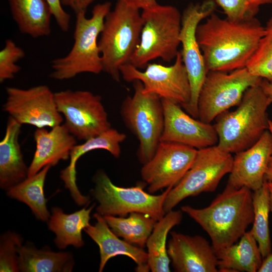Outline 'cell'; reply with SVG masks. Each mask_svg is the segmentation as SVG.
<instances>
[{"mask_svg":"<svg viewBox=\"0 0 272 272\" xmlns=\"http://www.w3.org/2000/svg\"><path fill=\"white\" fill-rule=\"evenodd\" d=\"M199 24L196 36L208 71L231 72L246 66L263 35L256 18L235 21L213 13Z\"/></svg>","mask_w":272,"mask_h":272,"instance_id":"obj_1","label":"cell"},{"mask_svg":"<svg viewBox=\"0 0 272 272\" xmlns=\"http://www.w3.org/2000/svg\"><path fill=\"white\" fill-rule=\"evenodd\" d=\"M216 6L214 0H206L201 4L190 3L182 15L179 37L182 45L181 53L191 89L190 101L184 109L197 119L198 95L208 71L197 40L196 31L201 21L214 13Z\"/></svg>","mask_w":272,"mask_h":272,"instance_id":"obj_12","label":"cell"},{"mask_svg":"<svg viewBox=\"0 0 272 272\" xmlns=\"http://www.w3.org/2000/svg\"><path fill=\"white\" fill-rule=\"evenodd\" d=\"M36 150L28 167V177L32 176L47 165L53 166L61 160L70 158L73 148L77 144L76 138L65 124L53 127L50 130L37 128L34 132Z\"/></svg>","mask_w":272,"mask_h":272,"instance_id":"obj_19","label":"cell"},{"mask_svg":"<svg viewBox=\"0 0 272 272\" xmlns=\"http://www.w3.org/2000/svg\"><path fill=\"white\" fill-rule=\"evenodd\" d=\"M25 55L24 50L12 40L8 39L0 51V82L14 78L21 67L17 62Z\"/></svg>","mask_w":272,"mask_h":272,"instance_id":"obj_33","label":"cell"},{"mask_svg":"<svg viewBox=\"0 0 272 272\" xmlns=\"http://www.w3.org/2000/svg\"><path fill=\"white\" fill-rule=\"evenodd\" d=\"M167 252L177 272H217L216 252L205 238L171 232Z\"/></svg>","mask_w":272,"mask_h":272,"instance_id":"obj_17","label":"cell"},{"mask_svg":"<svg viewBox=\"0 0 272 272\" xmlns=\"http://www.w3.org/2000/svg\"><path fill=\"white\" fill-rule=\"evenodd\" d=\"M119 71L125 81H141L145 92L156 94L162 99L171 101L183 108L190 101V85L180 51L174 63L169 66L149 63L144 71H141L127 63L121 66Z\"/></svg>","mask_w":272,"mask_h":272,"instance_id":"obj_13","label":"cell"},{"mask_svg":"<svg viewBox=\"0 0 272 272\" xmlns=\"http://www.w3.org/2000/svg\"><path fill=\"white\" fill-rule=\"evenodd\" d=\"M94 207H85L72 214H65L58 207L52 208L48 227L55 234L54 243L60 249H64L69 245L76 248L84 245L82 231L89 224L90 214Z\"/></svg>","mask_w":272,"mask_h":272,"instance_id":"obj_25","label":"cell"},{"mask_svg":"<svg viewBox=\"0 0 272 272\" xmlns=\"http://www.w3.org/2000/svg\"><path fill=\"white\" fill-rule=\"evenodd\" d=\"M12 18L19 31L32 38L51 33L52 16L46 0H8Z\"/></svg>","mask_w":272,"mask_h":272,"instance_id":"obj_23","label":"cell"},{"mask_svg":"<svg viewBox=\"0 0 272 272\" xmlns=\"http://www.w3.org/2000/svg\"><path fill=\"white\" fill-rule=\"evenodd\" d=\"M218 268L221 272H256L263 258L258 243L250 230L234 243L216 252Z\"/></svg>","mask_w":272,"mask_h":272,"instance_id":"obj_24","label":"cell"},{"mask_svg":"<svg viewBox=\"0 0 272 272\" xmlns=\"http://www.w3.org/2000/svg\"><path fill=\"white\" fill-rule=\"evenodd\" d=\"M58 111L69 131L86 141L111 127L101 97L84 90H65L54 93Z\"/></svg>","mask_w":272,"mask_h":272,"instance_id":"obj_11","label":"cell"},{"mask_svg":"<svg viewBox=\"0 0 272 272\" xmlns=\"http://www.w3.org/2000/svg\"><path fill=\"white\" fill-rule=\"evenodd\" d=\"M126 138L125 134L111 127L101 134L85 141L81 144H76L73 148L70 153V163L60 171V177L78 205L81 206L90 202L89 197L81 194L76 183L78 160L85 154L97 149L106 150L114 157L118 158L121 154L120 144Z\"/></svg>","mask_w":272,"mask_h":272,"instance_id":"obj_21","label":"cell"},{"mask_svg":"<svg viewBox=\"0 0 272 272\" xmlns=\"http://www.w3.org/2000/svg\"><path fill=\"white\" fill-rule=\"evenodd\" d=\"M181 210L194 220L211 238L216 252L235 243L252 224V192L226 186L207 207L184 206Z\"/></svg>","mask_w":272,"mask_h":272,"instance_id":"obj_2","label":"cell"},{"mask_svg":"<svg viewBox=\"0 0 272 272\" xmlns=\"http://www.w3.org/2000/svg\"><path fill=\"white\" fill-rule=\"evenodd\" d=\"M21 124L9 116L4 138L0 142V186L8 190L28 177L19 137Z\"/></svg>","mask_w":272,"mask_h":272,"instance_id":"obj_22","label":"cell"},{"mask_svg":"<svg viewBox=\"0 0 272 272\" xmlns=\"http://www.w3.org/2000/svg\"><path fill=\"white\" fill-rule=\"evenodd\" d=\"M143 28L140 43L129 63L145 69L152 60L175 59L180 44L182 15L171 5L157 6L142 10Z\"/></svg>","mask_w":272,"mask_h":272,"instance_id":"obj_6","label":"cell"},{"mask_svg":"<svg viewBox=\"0 0 272 272\" xmlns=\"http://www.w3.org/2000/svg\"><path fill=\"white\" fill-rule=\"evenodd\" d=\"M19 270L23 272L72 271L74 261L71 253L37 249L31 245L17 248Z\"/></svg>","mask_w":272,"mask_h":272,"instance_id":"obj_26","label":"cell"},{"mask_svg":"<svg viewBox=\"0 0 272 272\" xmlns=\"http://www.w3.org/2000/svg\"><path fill=\"white\" fill-rule=\"evenodd\" d=\"M111 5L109 2L97 4L90 18L86 17V12L76 14L74 44L66 55L51 61V78L68 80L82 73L99 74L103 72L98 37Z\"/></svg>","mask_w":272,"mask_h":272,"instance_id":"obj_4","label":"cell"},{"mask_svg":"<svg viewBox=\"0 0 272 272\" xmlns=\"http://www.w3.org/2000/svg\"><path fill=\"white\" fill-rule=\"evenodd\" d=\"M110 229L127 242L143 248L157 221L140 213H131L129 216H103Z\"/></svg>","mask_w":272,"mask_h":272,"instance_id":"obj_29","label":"cell"},{"mask_svg":"<svg viewBox=\"0 0 272 272\" xmlns=\"http://www.w3.org/2000/svg\"><path fill=\"white\" fill-rule=\"evenodd\" d=\"M223 10L226 18L235 21L253 19L261 6L272 3V0H214Z\"/></svg>","mask_w":272,"mask_h":272,"instance_id":"obj_32","label":"cell"},{"mask_svg":"<svg viewBox=\"0 0 272 272\" xmlns=\"http://www.w3.org/2000/svg\"><path fill=\"white\" fill-rule=\"evenodd\" d=\"M262 79L246 67L229 72L208 71L198 95V119L211 123L222 113L238 106L245 91L259 85Z\"/></svg>","mask_w":272,"mask_h":272,"instance_id":"obj_10","label":"cell"},{"mask_svg":"<svg viewBox=\"0 0 272 272\" xmlns=\"http://www.w3.org/2000/svg\"><path fill=\"white\" fill-rule=\"evenodd\" d=\"M197 150L179 143L160 141L153 157L141 170L148 192L153 194L175 186L191 167Z\"/></svg>","mask_w":272,"mask_h":272,"instance_id":"obj_15","label":"cell"},{"mask_svg":"<svg viewBox=\"0 0 272 272\" xmlns=\"http://www.w3.org/2000/svg\"><path fill=\"white\" fill-rule=\"evenodd\" d=\"M22 238L17 233L8 232L2 235L0 244V271H20L17 248Z\"/></svg>","mask_w":272,"mask_h":272,"instance_id":"obj_34","label":"cell"},{"mask_svg":"<svg viewBox=\"0 0 272 272\" xmlns=\"http://www.w3.org/2000/svg\"><path fill=\"white\" fill-rule=\"evenodd\" d=\"M233 160L232 154L217 145L198 149L190 168L167 194L163 206L165 214L187 197L214 191L223 177L230 172Z\"/></svg>","mask_w":272,"mask_h":272,"instance_id":"obj_9","label":"cell"},{"mask_svg":"<svg viewBox=\"0 0 272 272\" xmlns=\"http://www.w3.org/2000/svg\"><path fill=\"white\" fill-rule=\"evenodd\" d=\"M258 272H272V251L263 259Z\"/></svg>","mask_w":272,"mask_h":272,"instance_id":"obj_38","label":"cell"},{"mask_svg":"<svg viewBox=\"0 0 272 272\" xmlns=\"http://www.w3.org/2000/svg\"><path fill=\"white\" fill-rule=\"evenodd\" d=\"M269 130L272 134V121L269 120ZM264 179L272 182V156L270 158L265 171Z\"/></svg>","mask_w":272,"mask_h":272,"instance_id":"obj_40","label":"cell"},{"mask_svg":"<svg viewBox=\"0 0 272 272\" xmlns=\"http://www.w3.org/2000/svg\"><path fill=\"white\" fill-rule=\"evenodd\" d=\"M143 28L140 9L117 0L105 17L98 41L103 72L119 82L120 67L129 63L138 47Z\"/></svg>","mask_w":272,"mask_h":272,"instance_id":"obj_5","label":"cell"},{"mask_svg":"<svg viewBox=\"0 0 272 272\" xmlns=\"http://www.w3.org/2000/svg\"><path fill=\"white\" fill-rule=\"evenodd\" d=\"M246 67L252 75L272 82V17Z\"/></svg>","mask_w":272,"mask_h":272,"instance_id":"obj_31","label":"cell"},{"mask_svg":"<svg viewBox=\"0 0 272 272\" xmlns=\"http://www.w3.org/2000/svg\"><path fill=\"white\" fill-rule=\"evenodd\" d=\"M93 217L96 221L95 224H89L84 230L99 248V271H102L109 259L117 255H125L132 259L137 264L135 269L138 271L150 270L148 253L143 248L120 239L110 229L101 215L96 213Z\"/></svg>","mask_w":272,"mask_h":272,"instance_id":"obj_20","label":"cell"},{"mask_svg":"<svg viewBox=\"0 0 272 272\" xmlns=\"http://www.w3.org/2000/svg\"><path fill=\"white\" fill-rule=\"evenodd\" d=\"M254 218L251 232L256 239L263 259L271 252L269 228L270 212L267 182L264 179L262 186L252 192Z\"/></svg>","mask_w":272,"mask_h":272,"instance_id":"obj_30","label":"cell"},{"mask_svg":"<svg viewBox=\"0 0 272 272\" xmlns=\"http://www.w3.org/2000/svg\"><path fill=\"white\" fill-rule=\"evenodd\" d=\"M271 121H272V118H271Z\"/></svg>","mask_w":272,"mask_h":272,"instance_id":"obj_42","label":"cell"},{"mask_svg":"<svg viewBox=\"0 0 272 272\" xmlns=\"http://www.w3.org/2000/svg\"><path fill=\"white\" fill-rule=\"evenodd\" d=\"M94 0H61L63 6L70 8L77 14L80 12H86L88 7Z\"/></svg>","mask_w":272,"mask_h":272,"instance_id":"obj_36","label":"cell"},{"mask_svg":"<svg viewBox=\"0 0 272 272\" xmlns=\"http://www.w3.org/2000/svg\"><path fill=\"white\" fill-rule=\"evenodd\" d=\"M94 188L91 194L98 203L97 213L102 216L125 217L131 213L144 214L160 220L165 215L164 203L172 187H169L160 194L146 192L144 186L122 187L113 183L107 174L100 170L94 178Z\"/></svg>","mask_w":272,"mask_h":272,"instance_id":"obj_8","label":"cell"},{"mask_svg":"<svg viewBox=\"0 0 272 272\" xmlns=\"http://www.w3.org/2000/svg\"><path fill=\"white\" fill-rule=\"evenodd\" d=\"M6 91L3 109L21 125L52 128L62 124L63 117L57 109L54 93L47 86L27 89L8 87Z\"/></svg>","mask_w":272,"mask_h":272,"instance_id":"obj_14","label":"cell"},{"mask_svg":"<svg viewBox=\"0 0 272 272\" xmlns=\"http://www.w3.org/2000/svg\"><path fill=\"white\" fill-rule=\"evenodd\" d=\"M259 85L267 97L269 102L272 104V82L265 79H262Z\"/></svg>","mask_w":272,"mask_h":272,"instance_id":"obj_39","label":"cell"},{"mask_svg":"<svg viewBox=\"0 0 272 272\" xmlns=\"http://www.w3.org/2000/svg\"><path fill=\"white\" fill-rule=\"evenodd\" d=\"M58 26L60 30L66 32L68 31L71 16L62 8L61 0H46Z\"/></svg>","mask_w":272,"mask_h":272,"instance_id":"obj_35","label":"cell"},{"mask_svg":"<svg viewBox=\"0 0 272 272\" xmlns=\"http://www.w3.org/2000/svg\"><path fill=\"white\" fill-rule=\"evenodd\" d=\"M50 167L46 166L35 175L9 188L7 192L9 197L26 204L35 217L43 221H47L50 217L44 193L45 180Z\"/></svg>","mask_w":272,"mask_h":272,"instance_id":"obj_28","label":"cell"},{"mask_svg":"<svg viewBox=\"0 0 272 272\" xmlns=\"http://www.w3.org/2000/svg\"><path fill=\"white\" fill-rule=\"evenodd\" d=\"M132 82L133 94L124 99L120 114L124 124L139 142L137 156L143 165L153 157L161 141L164 110L161 98L145 92L141 81Z\"/></svg>","mask_w":272,"mask_h":272,"instance_id":"obj_7","label":"cell"},{"mask_svg":"<svg viewBox=\"0 0 272 272\" xmlns=\"http://www.w3.org/2000/svg\"><path fill=\"white\" fill-rule=\"evenodd\" d=\"M259 84L245 91L235 110L225 111L215 119L217 145L223 150L231 154L245 150L269 129L267 110L271 104Z\"/></svg>","mask_w":272,"mask_h":272,"instance_id":"obj_3","label":"cell"},{"mask_svg":"<svg viewBox=\"0 0 272 272\" xmlns=\"http://www.w3.org/2000/svg\"><path fill=\"white\" fill-rule=\"evenodd\" d=\"M164 124L161 141L179 143L197 150L217 145L218 136L213 124L194 118L171 101L162 99Z\"/></svg>","mask_w":272,"mask_h":272,"instance_id":"obj_16","label":"cell"},{"mask_svg":"<svg viewBox=\"0 0 272 272\" xmlns=\"http://www.w3.org/2000/svg\"><path fill=\"white\" fill-rule=\"evenodd\" d=\"M267 182L269 190L270 210L272 213V182L268 181Z\"/></svg>","mask_w":272,"mask_h":272,"instance_id":"obj_41","label":"cell"},{"mask_svg":"<svg viewBox=\"0 0 272 272\" xmlns=\"http://www.w3.org/2000/svg\"><path fill=\"white\" fill-rule=\"evenodd\" d=\"M272 156V134L265 130L249 148L235 154L227 186L246 187L254 191L264 181L265 171Z\"/></svg>","mask_w":272,"mask_h":272,"instance_id":"obj_18","label":"cell"},{"mask_svg":"<svg viewBox=\"0 0 272 272\" xmlns=\"http://www.w3.org/2000/svg\"><path fill=\"white\" fill-rule=\"evenodd\" d=\"M126 3L142 10L157 6L156 0H122Z\"/></svg>","mask_w":272,"mask_h":272,"instance_id":"obj_37","label":"cell"},{"mask_svg":"<svg viewBox=\"0 0 272 272\" xmlns=\"http://www.w3.org/2000/svg\"><path fill=\"white\" fill-rule=\"evenodd\" d=\"M182 212L181 210H172L156 222L146 245L148 249V264L152 271H170L167 236L169 231L181 223Z\"/></svg>","mask_w":272,"mask_h":272,"instance_id":"obj_27","label":"cell"}]
</instances>
